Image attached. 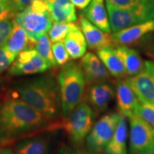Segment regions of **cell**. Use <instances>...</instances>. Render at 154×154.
<instances>
[{"mask_svg":"<svg viewBox=\"0 0 154 154\" xmlns=\"http://www.w3.org/2000/svg\"><path fill=\"white\" fill-rule=\"evenodd\" d=\"M48 143L44 138L23 140L16 148L17 154H47Z\"/></svg>","mask_w":154,"mask_h":154,"instance_id":"cb8c5ba5","label":"cell"},{"mask_svg":"<svg viewBox=\"0 0 154 154\" xmlns=\"http://www.w3.org/2000/svg\"><path fill=\"white\" fill-rule=\"evenodd\" d=\"M153 32H154V19L114 32L110 35V37L111 42L115 45H128L140 41Z\"/></svg>","mask_w":154,"mask_h":154,"instance_id":"7c38bea8","label":"cell"},{"mask_svg":"<svg viewBox=\"0 0 154 154\" xmlns=\"http://www.w3.org/2000/svg\"><path fill=\"white\" fill-rule=\"evenodd\" d=\"M97 53L99 58L113 76L122 79L127 75L124 63L117 53L114 45L99 49Z\"/></svg>","mask_w":154,"mask_h":154,"instance_id":"ac0fdd59","label":"cell"},{"mask_svg":"<svg viewBox=\"0 0 154 154\" xmlns=\"http://www.w3.org/2000/svg\"><path fill=\"white\" fill-rule=\"evenodd\" d=\"M71 2L79 9H84L91 2V0H70Z\"/></svg>","mask_w":154,"mask_h":154,"instance_id":"e575fe53","label":"cell"},{"mask_svg":"<svg viewBox=\"0 0 154 154\" xmlns=\"http://www.w3.org/2000/svg\"><path fill=\"white\" fill-rule=\"evenodd\" d=\"M16 55L12 54L5 47H0V73L3 72L14 62Z\"/></svg>","mask_w":154,"mask_h":154,"instance_id":"4dcf8cb0","label":"cell"},{"mask_svg":"<svg viewBox=\"0 0 154 154\" xmlns=\"http://www.w3.org/2000/svg\"><path fill=\"white\" fill-rule=\"evenodd\" d=\"M14 21L35 42L40 36L49 32L54 22L44 0H33L26 9L15 15Z\"/></svg>","mask_w":154,"mask_h":154,"instance_id":"277c9868","label":"cell"},{"mask_svg":"<svg viewBox=\"0 0 154 154\" xmlns=\"http://www.w3.org/2000/svg\"><path fill=\"white\" fill-rule=\"evenodd\" d=\"M54 22H74L76 20L75 6L70 0H44Z\"/></svg>","mask_w":154,"mask_h":154,"instance_id":"e0dca14e","label":"cell"},{"mask_svg":"<svg viewBox=\"0 0 154 154\" xmlns=\"http://www.w3.org/2000/svg\"><path fill=\"white\" fill-rule=\"evenodd\" d=\"M86 83L93 85L110 79L111 74L99 57L92 53L83 56L81 61Z\"/></svg>","mask_w":154,"mask_h":154,"instance_id":"30bf717a","label":"cell"},{"mask_svg":"<svg viewBox=\"0 0 154 154\" xmlns=\"http://www.w3.org/2000/svg\"><path fill=\"white\" fill-rule=\"evenodd\" d=\"M36 44V42L29 37L24 29L17 23L14 22L10 36L4 47L17 57L22 51L32 48Z\"/></svg>","mask_w":154,"mask_h":154,"instance_id":"44dd1931","label":"cell"},{"mask_svg":"<svg viewBox=\"0 0 154 154\" xmlns=\"http://www.w3.org/2000/svg\"><path fill=\"white\" fill-rule=\"evenodd\" d=\"M140 41L144 54L154 60V36L148 35Z\"/></svg>","mask_w":154,"mask_h":154,"instance_id":"1f68e13d","label":"cell"},{"mask_svg":"<svg viewBox=\"0 0 154 154\" xmlns=\"http://www.w3.org/2000/svg\"><path fill=\"white\" fill-rule=\"evenodd\" d=\"M120 113H109L101 117L92 127L86 137L88 151L101 154L109 143L118 124Z\"/></svg>","mask_w":154,"mask_h":154,"instance_id":"52a82bcc","label":"cell"},{"mask_svg":"<svg viewBox=\"0 0 154 154\" xmlns=\"http://www.w3.org/2000/svg\"><path fill=\"white\" fill-rule=\"evenodd\" d=\"M106 5L109 17L111 29L113 33L146 22L143 17L134 11L120 8L109 2H106Z\"/></svg>","mask_w":154,"mask_h":154,"instance_id":"8fae6325","label":"cell"},{"mask_svg":"<svg viewBox=\"0 0 154 154\" xmlns=\"http://www.w3.org/2000/svg\"><path fill=\"white\" fill-rule=\"evenodd\" d=\"M59 154H93L90 151H86L82 149H75L72 148L63 146L59 151Z\"/></svg>","mask_w":154,"mask_h":154,"instance_id":"d6a6232c","label":"cell"},{"mask_svg":"<svg viewBox=\"0 0 154 154\" xmlns=\"http://www.w3.org/2000/svg\"><path fill=\"white\" fill-rule=\"evenodd\" d=\"M20 99L43 114L47 119L57 116L60 106V92L57 83L47 76L24 83L18 89Z\"/></svg>","mask_w":154,"mask_h":154,"instance_id":"7a4b0ae2","label":"cell"},{"mask_svg":"<svg viewBox=\"0 0 154 154\" xmlns=\"http://www.w3.org/2000/svg\"><path fill=\"white\" fill-rule=\"evenodd\" d=\"M35 49L38 54L49 63L50 66L53 67L57 66V62L52 53L51 40L47 33L43 34L38 38L35 45Z\"/></svg>","mask_w":154,"mask_h":154,"instance_id":"d4e9b609","label":"cell"},{"mask_svg":"<svg viewBox=\"0 0 154 154\" xmlns=\"http://www.w3.org/2000/svg\"><path fill=\"white\" fill-rule=\"evenodd\" d=\"M94 114L93 109L87 103L82 102L54 128H61L74 143H82L91 129Z\"/></svg>","mask_w":154,"mask_h":154,"instance_id":"5b68a950","label":"cell"},{"mask_svg":"<svg viewBox=\"0 0 154 154\" xmlns=\"http://www.w3.org/2000/svg\"><path fill=\"white\" fill-rule=\"evenodd\" d=\"M106 2L134 11L146 21L154 19V0H106Z\"/></svg>","mask_w":154,"mask_h":154,"instance_id":"7402d4cb","label":"cell"},{"mask_svg":"<svg viewBox=\"0 0 154 154\" xmlns=\"http://www.w3.org/2000/svg\"><path fill=\"white\" fill-rule=\"evenodd\" d=\"M103 2L104 0H91L89 5L84 9L83 14L94 25L109 34L111 29Z\"/></svg>","mask_w":154,"mask_h":154,"instance_id":"2e32d148","label":"cell"},{"mask_svg":"<svg viewBox=\"0 0 154 154\" xmlns=\"http://www.w3.org/2000/svg\"><path fill=\"white\" fill-rule=\"evenodd\" d=\"M61 106L63 115L70 113L80 103L86 81L82 66L70 62L63 65L58 74Z\"/></svg>","mask_w":154,"mask_h":154,"instance_id":"3957f363","label":"cell"},{"mask_svg":"<svg viewBox=\"0 0 154 154\" xmlns=\"http://www.w3.org/2000/svg\"><path fill=\"white\" fill-rule=\"evenodd\" d=\"M134 113L154 128V104L139 102Z\"/></svg>","mask_w":154,"mask_h":154,"instance_id":"4316f807","label":"cell"},{"mask_svg":"<svg viewBox=\"0 0 154 154\" xmlns=\"http://www.w3.org/2000/svg\"><path fill=\"white\" fill-rule=\"evenodd\" d=\"M128 136L126 116L120 114L115 133L104 149L105 154H127L126 140Z\"/></svg>","mask_w":154,"mask_h":154,"instance_id":"d6986e66","label":"cell"},{"mask_svg":"<svg viewBox=\"0 0 154 154\" xmlns=\"http://www.w3.org/2000/svg\"><path fill=\"white\" fill-rule=\"evenodd\" d=\"M115 48L124 63L127 75L133 76L143 70L145 61L137 51L126 45H116Z\"/></svg>","mask_w":154,"mask_h":154,"instance_id":"ffe728a7","label":"cell"},{"mask_svg":"<svg viewBox=\"0 0 154 154\" xmlns=\"http://www.w3.org/2000/svg\"><path fill=\"white\" fill-rule=\"evenodd\" d=\"M11 1L14 3L17 12H19L26 9L32 2L33 0H11Z\"/></svg>","mask_w":154,"mask_h":154,"instance_id":"836d02e7","label":"cell"},{"mask_svg":"<svg viewBox=\"0 0 154 154\" xmlns=\"http://www.w3.org/2000/svg\"><path fill=\"white\" fill-rule=\"evenodd\" d=\"M14 24V19H6L0 21V47H4L8 41Z\"/></svg>","mask_w":154,"mask_h":154,"instance_id":"f1b7e54d","label":"cell"},{"mask_svg":"<svg viewBox=\"0 0 154 154\" xmlns=\"http://www.w3.org/2000/svg\"><path fill=\"white\" fill-rule=\"evenodd\" d=\"M130 124L129 154L154 153V128L134 112L126 116Z\"/></svg>","mask_w":154,"mask_h":154,"instance_id":"8992f818","label":"cell"},{"mask_svg":"<svg viewBox=\"0 0 154 154\" xmlns=\"http://www.w3.org/2000/svg\"><path fill=\"white\" fill-rule=\"evenodd\" d=\"M76 26L72 22H54L49 31L50 40L54 43L64 41L69 32Z\"/></svg>","mask_w":154,"mask_h":154,"instance_id":"484cf974","label":"cell"},{"mask_svg":"<svg viewBox=\"0 0 154 154\" xmlns=\"http://www.w3.org/2000/svg\"><path fill=\"white\" fill-rule=\"evenodd\" d=\"M80 26L89 49L99 50L114 45L110 35L94 25L83 15L80 17Z\"/></svg>","mask_w":154,"mask_h":154,"instance_id":"5bb4252c","label":"cell"},{"mask_svg":"<svg viewBox=\"0 0 154 154\" xmlns=\"http://www.w3.org/2000/svg\"><path fill=\"white\" fill-rule=\"evenodd\" d=\"M63 44L72 59H78L85 54L87 44L85 36L78 26L69 32Z\"/></svg>","mask_w":154,"mask_h":154,"instance_id":"603a6c76","label":"cell"},{"mask_svg":"<svg viewBox=\"0 0 154 154\" xmlns=\"http://www.w3.org/2000/svg\"><path fill=\"white\" fill-rule=\"evenodd\" d=\"M51 68L38 54L35 49H25L17 55L14 62L9 68V74L13 76L34 74L43 73Z\"/></svg>","mask_w":154,"mask_h":154,"instance_id":"9c48e42d","label":"cell"},{"mask_svg":"<svg viewBox=\"0 0 154 154\" xmlns=\"http://www.w3.org/2000/svg\"><path fill=\"white\" fill-rule=\"evenodd\" d=\"M17 14V11L11 0H0V21L11 19Z\"/></svg>","mask_w":154,"mask_h":154,"instance_id":"f546056e","label":"cell"},{"mask_svg":"<svg viewBox=\"0 0 154 154\" xmlns=\"http://www.w3.org/2000/svg\"><path fill=\"white\" fill-rule=\"evenodd\" d=\"M1 154H14V153H13L12 151H11L10 149H5L2 150Z\"/></svg>","mask_w":154,"mask_h":154,"instance_id":"d590c367","label":"cell"},{"mask_svg":"<svg viewBox=\"0 0 154 154\" xmlns=\"http://www.w3.org/2000/svg\"><path fill=\"white\" fill-rule=\"evenodd\" d=\"M125 81L140 102L154 104L153 61H145L141 72Z\"/></svg>","mask_w":154,"mask_h":154,"instance_id":"ba28073f","label":"cell"},{"mask_svg":"<svg viewBox=\"0 0 154 154\" xmlns=\"http://www.w3.org/2000/svg\"><path fill=\"white\" fill-rule=\"evenodd\" d=\"M115 91L111 84L106 82L91 85L88 92V101L94 113H99L105 110L112 101Z\"/></svg>","mask_w":154,"mask_h":154,"instance_id":"4fadbf2b","label":"cell"},{"mask_svg":"<svg viewBox=\"0 0 154 154\" xmlns=\"http://www.w3.org/2000/svg\"><path fill=\"white\" fill-rule=\"evenodd\" d=\"M117 107L120 114L126 116L134 112L140 101L126 81L119 80L116 84Z\"/></svg>","mask_w":154,"mask_h":154,"instance_id":"9a60e30c","label":"cell"},{"mask_svg":"<svg viewBox=\"0 0 154 154\" xmlns=\"http://www.w3.org/2000/svg\"><path fill=\"white\" fill-rule=\"evenodd\" d=\"M151 154H154V153H151Z\"/></svg>","mask_w":154,"mask_h":154,"instance_id":"8d00e7d4","label":"cell"},{"mask_svg":"<svg viewBox=\"0 0 154 154\" xmlns=\"http://www.w3.org/2000/svg\"><path fill=\"white\" fill-rule=\"evenodd\" d=\"M52 53L54 57L57 65L59 66H63L67 63L69 59V56L68 51L65 47L63 42H56L51 46Z\"/></svg>","mask_w":154,"mask_h":154,"instance_id":"83f0119b","label":"cell"},{"mask_svg":"<svg viewBox=\"0 0 154 154\" xmlns=\"http://www.w3.org/2000/svg\"><path fill=\"white\" fill-rule=\"evenodd\" d=\"M47 120L22 99H9L0 106V140L5 141L36 130Z\"/></svg>","mask_w":154,"mask_h":154,"instance_id":"6da1fadb","label":"cell"}]
</instances>
